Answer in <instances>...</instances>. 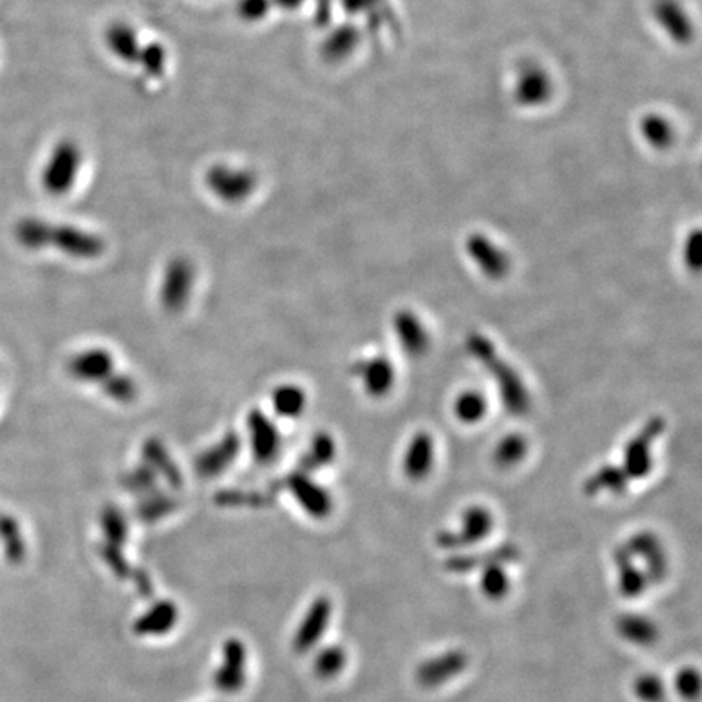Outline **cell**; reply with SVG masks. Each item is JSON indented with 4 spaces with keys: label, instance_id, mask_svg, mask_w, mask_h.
Instances as JSON below:
<instances>
[{
    "label": "cell",
    "instance_id": "1",
    "mask_svg": "<svg viewBox=\"0 0 702 702\" xmlns=\"http://www.w3.org/2000/svg\"><path fill=\"white\" fill-rule=\"evenodd\" d=\"M467 352L487 368L493 381H496L501 402L514 417H522L530 410V394L522 378L516 369L504 361L490 338L483 334H470L466 342Z\"/></svg>",
    "mask_w": 702,
    "mask_h": 702
},
{
    "label": "cell",
    "instance_id": "2",
    "mask_svg": "<svg viewBox=\"0 0 702 702\" xmlns=\"http://www.w3.org/2000/svg\"><path fill=\"white\" fill-rule=\"evenodd\" d=\"M664 431V418L652 417L626 444L621 468L628 475L629 480H642L651 473L652 467H654L652 447Z\"/></svg>",
    "mask_w": 702,
    "mask_h": 702
},
{
    "label": "cell",
    "instance_id": "3",
    "mask_svg": "<svg viewBox=\"0 0 702 702\" xmlns=\"http://www.w3.org/2000/svg\"><path fill=\"white\" fill-rule=\"evenodd\" d=\"M494 527L493 514L483 506L468 507L460 519L459 530H443L438 533L440 549L459 550L481 542L490 535Z\"/></svg>",
    "mask_w": 702,
    "mask_h": 702
},
{
    "label": "cell",
    "instance_id": "4",
    "mask_svg": "<svg viewBox=\"0 0 702 702\" xmlns=\"http://www.w3.org/2000/svg\"><path fill=\"white\" fill-rule=\"evenodd\" d=\"M625 549L628 550L632 558H641L644 562V572L649 582L664 581L668 571L667 553L655 533L648 532V530L636 533L628 540Z\"/></svg>",
    "mask_w": 702,
    "mask_h": 702
},
{
    "label": "cell",
    "instance_id": "5",
    "mask_svg": "<svg viewBox=\"0 0 702 702\" xmlns=\"http://www.w3.org/2000/svg\"><path fill=\"white\" fill-rule=\"evenodd\" d=\"M468 665V655L460 649L444 652L428 658L417 668V681L424 688H436L463 674Z\"/></svg>",
    "mask_w": 702,
    "mask_h": 702
},
{
    "label": "cell",
    "instance_id": "6",
    "mask_svg": "<svg viewBox=\"0 0 702 702\" xmlns=\"http://www.w3.org/2000/svg\"><path fill=\"white\" fill-rule=\"evenodd\" d=\"M466 250L475 266L488 279L501 280L509 272V257L484 234H471L467 239Z\"/></svg>",
    "mask_w": 702,
    "mask_h": 702
},
{
    "label": "cell",
    "instance_id": "7",
    "mask_svg": "<svg viewBox=\"0 0 702 702\" xmlns=\"http://www.w3.org/2000/svg\"><path fill=\"white\" fill-rule=\"evenodd\" d=\"M394 332L398 345L408 356H421L430 347V335L421 319L415 312L404 309L394 318Z\"/></svg>",
    "mask_w": 702,
    "mask_h": 702
},
{
    "label": "cell",
    "instance_id": "8",
    "mask_svg": "<svg viewBox=\"0 0 702 702\" xmlns=\"http://www.w3.org/2000/svg\"><path fill=\"white\" fill-rule=\"evenodd\" d=\"M356 371L361 378L365 391L372 397H384L394 387V365L385 356L379 355L362 359L356 366Z\"/></svg>",
    "mask_w": 702,
    "mask_h": 702
},
{
    "label": "cell",
    "instance_id": "9",
    "mask_svg": "<svg viewBox=\"0 0 702 702\" xmlns=\"http://www.w3.org/2000/svg\"><path fill=\"white\" fill-rule=\"evenodd\" d=\"M436 447L434 440L427 431H420L411 438L404 457V471L410 480H423L433 468Z\"/></svg>",
    "mask_w": 702,
    "mask_h": 702
},
{
    "label": "cell",
    "instance_id": "10",
    "mask_svg": "<svg viewBox=\"0 0 702 702\" xmlns=\"http://www.w3.org/2000/svg\"><path fill=\"white\" fill-rule=\"evenodd\" d=\"M520 552L516 546L510 545V543H504V545L497 546V549L490 550V552L483 553H466V555H454L451 558L446 559L444 563V568L451 572H457V575H464V572L473 571V569L484 568L491 563H510L519 559Z\"/></svg>",
    "mask_w": 702,
    "mask_h": 702
},
{
    "label": "cell",
    "instance_id": "11",
    "mask_svg": "<svg viewBox=\"0 0 702 702\" xmlns=\"http://www.w3.org/2000/svg\"><path fill=\"white\" fill-rule=\"evenodd\" d=\"M616 629L625 641L639 645V648L654 645L661 638V631H658L654 619L639 615V613H626V615L619 616Z\"/></svg>",
    "mask_w": 702,
    "mask_h": 702
},
{
    "label": "cell",
    "instance_id": "12",
    "mask_svg": "<svg viewBox=\"0 0 702 702\" xmlns=\"http://www.w3.org/2000/svg\"><path fill=\"white\" fill-rule=\"evenodd\" d=\"M615 563L616 569H618V589L621 595L626 599H636V596L642 595L649 586L648 576L641 568H638V565H635V559L625 546L616 550Z\"/></svg>",
    "mask_w": 702,
    "mask_h": 702
},
{
    "label": "cell",
    "instance_id": "13",
    "mask_svg": "<svg viewBox=\"0 0 702 702\" xmlns=\"http://www.w3.org/2000/svg\"><path fill=\"white\" fill-rule=\"evenodd\" d=\"M628 475L621 466H603L595 473L590 475L584 483L587 496H595L596 493L608 491V493H625L629 484Z\"/></svg>",
    "mask_w": 702,
    "mask_h": 702
},
{
    "label": "cell",
    "instance_id": "14",
    "mask_svg": "<svg viewBox=\"0 0 702 702\" xmlns=\"http://www.w3.org/2000/svg\"><path fill=\"white\" fill-rule=\"evenodd\" d=\"M527 449H529V444H527V440L522 434H507V436H504L503 440L497 443V446L494 447V464L501 468L517 466V464L522 463L524 457L527 456Z\"/></svg>",
    "mask_w": 702,
    "mask_h": 702
},
{
    "label": "cell",
    "instance_id": "15",
    "mask_svg": "<svg viewBox=\"0 0 702 702\" xmlns=\"http://www.w3.org/2000/svg\"><path fill=\"white\" fill-rule=\"evenodd\" d=\"M480 590L487 599L501 600L509 593L510 578L503 563H491L481 571Z\"/></svg>",
    "mask_w": 702,
    "mask_h": 702
},
{
    "label": "cell",
    "instance_id": "16",
    "mask_svg": "<svg viewBox=\"0 0 702 702\" xmlns=\"http://www.w3.org/2000/svg\"><path fill=\"white\" fill-rule=\"evenodd\" d=\"M488 402L483 394L477 391H466L454 402V415L466 424H475L487 415Z\"/></svg>",
    "mask_w": 702,
    "mask_h": 702
},
{
    "label": "cell",
    "instance_id": "17",
    "mask_svg": "<svg viewBox=\"0 0 702 702\" xmlns=\"http://www.w3.org/2000/svg\"><path fill=\"white\" fill-rule=\"evenodd\" d=\"M632 693L641 702H662L667 697V688L658 675L642 674L632 683Z\"/></svg>",
    "mask_w": 702,
    "mask_h": 702
},
{
    "label": "cell",
    "instance_id": "18",
    "mask_svg": "<svg viewBox=\"0 0 702 702\" xmlns=\"http://www.w3.org/2000/svg\"><path fill=\"white\" fill-rule=\"evenodd\" d=\"M111 49L119 58L135 61L137 59V36L125 25H114L108 33Z\"/></svg>",
    "mask_w": 702,
    "mask_h": 702
},
{
    "label": "cell",
    "instance_id": "19",
    "mask_svg": "<svg viewBox=\"0 0 702 702\" xmlns=\"http://www.w3.org/2000/svg\"><path fill=\"white\" fill-rule=\"evenodd\" d=\"M675 688L683 700H698L701 691L700 672L693 667L681 668L675 677Z\"/></svg>",
    "mask_w": 702,
    "mask_h": 702
},
{
    "label": "cell",
    "instance_id": "20",
    "mask_svg": "<svg viewBox=\"0 0 702 702\" xmlns=\"http://www.w3.org/2000/svg\"><path fill=\"white\" fill-rule=\"evenodd\" d=\"M329 615H331V605H329L328 600H321V602L316 605L315 612H312L311 618L308 619V625L305 628V644H311L316 642L321 636V632L324 631L325 626H328Z\"/></svg>",
    "mask_w": 702,
    "mask_h": 702
},
{
    "label": "cell",
    "instance_id": "21",
    "mask_svg": "<svg viewBox=\"0 0 702 702\" xmlns=\"http://www.w3.org/2000/svg\"><path fill=\"white\" fill-rule=\"evenodd\" d=\"M345 665V652L341 648L329 649L328 652L322 654V657L319 658V670L325 677H331V675L338 674V672L344 668Z\"/></svg>",
    "mask_w": 702,
    "mask_h": 702
},
{
    "label": "cell",
    "instance_id": "22",
    "mask_svg": "<svg viewBox=\"0 0 702 702\" xmlns=\"http://www.w3.org/2000/svg\"><path fill=\"white\" fill-rule=\"evenodd\" d=\"M702 236L700 232L690 234L683 249V259L690 269L700 270L702 254Z\"/></svg>",
    "mask_w": 702,
    "mask_h": 702
}]
</instances>
